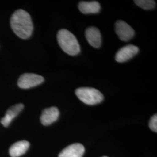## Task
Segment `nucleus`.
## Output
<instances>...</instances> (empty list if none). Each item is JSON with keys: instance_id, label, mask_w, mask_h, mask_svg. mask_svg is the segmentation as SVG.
Returning a JSON list of instances; mask_svg holds the SVG:
<instances>
[{"instance_id": "nucleus-1", "label": "nucleus", "mask_w": 157, "mask_h": 157, "mask_svg": "<svg viewBox=\"0 0 157 157\" xmlns=\"http://www.w3.org/2000/svg\"><path fill=\"white\" fill-rule=\"evenodd\" d=\"M11 26L13 32L22 39H28L33 33V25L31 17L23 10H17L12 14Z\"/></svg>"}, {"instance_id": "nucleus-2", "label": "nucleus", "mask_w": 157, "mask_h": 157, "mask_svg": "<svg viewBox=\"0 0 157 157\" xmlns=\"http://www.w3.org/2000/svg\"><path fill=\"white\" fill-rule=\"evenodd\" d=\"M57 40L60 47L70 56L78 55L80 47L76 37L67 29H61L57 33Z\"/></svg>"}, {"instance_id": "nucleus-3", "label": "nucleus", "mask_w": 157, "mask_h": 157, "mask_svg": "<svg viewBox=\"0 0 157 157\" xmlns=\"http://www.w3.org/2000/svg\"><path fill=\"white\" fill-rule=\"evenodd\" d=\"M75 94L80 101L87 105H96L104 100L103 94L94 88L80 87L76 90Z\"/></svg>"}, {"instance_id": "nucleus-4", "label": "nucleus", "mask_w": 157, "mask_h": 157, "mask_svg": "<svg viewBox=\"0 0 157 157\" xmlns=\"http://www.w3.org/2000/svg\"><path fill=\"white\" fill-rule=\"evenodd\" d=\"M44 80V78L39 75L25 73L22 75L18 79L17 86L23 89H28L41 84Z\"/></svg>"}, {"instance_id": "nucleus-5", "label": "nucleus", "mask_w": 157, "mask_h": 157, "mask_svg": "<svg viewBox=\"0 0 157 157\" xmlns=\"http://www.w3.org/2000/svg\"><path fill=\"white\" fill-rule=\"evenodd\" d=\"M115 30L119 38L124 41H129L135 36L134 29L123 21H118L115 23Z\"/></svg>"}, {"instance_id": "nucleus-6", "label": "nucleus", "mask_w": 157, "mask_h": 157, "mask_svg": "<svg viewBox=\"0 0 157 157\" xmlns=\"http://www.w3.org/2000/svg\"><path fill=\"white\" fill-rule=\"evenodd\" d=\"M139 52V48L136 45L129 44L124 46L117 52L115 60L119 63L126 62L135 56Z\"/></svg>"}, {"instance_id": "nucleus-7", "label": "nucleus", "mask_w": 157, "mask_h": 157, "mask_svg": "<svg viewBox=\"0 0 157 157\" xmlns=\"http://www.w3.org/2000/svg\"><path fill=\"white\" fill-rule=\"evenodd\" d=\"M59 116V109L56 107L44 109L40 117V121L44 126L50 125L58 120Z\"/></svg>"}, {"instance_id": "nucleus-8", "label": "nucleus", "mask_w": 157, "mask_h": 157, "mask_svg": "<svg viewBox=\"0 0 157 157\" xmlns=\"http://www.w3.org/2000/svg\"><path fill=\"white\" fill-rule=\"evenodd\" d=\"M85 152L84 146L80 143H74L65 148L58 157H82Z\"/></svg>"}, {"instance_id": "nucleus-9", "label": "nucleus", "mask_w": 157, "mask_h": 157, "mask_svg": "<svg viewBox=\"0 0 157 157\" xmlns=\"http://www.w3.org/2000/svg\"><path fill=\"white\" fill-rule=\"evenodd\" d=\"M85 36L88 43L92 47L98 48L100 47L102 43L101 34L99 29L95 27H90L86 29Z\"/></svg>"}, {"instance_id": "nucleus-10", "label": "nucleus", "mask_w": 157, "mask_h": 157, "mask_svg": "<svg viewBox=\"0 0 157 157\" xmlns=\"http://www.w3.org/2000/svg\"><path fill=\"white\" fill-rule=\"evenodd\" d=\"M24 105L22 104H17L10 107L6 113L5 116L1 119V123L4 126L8 127L12 121L22 111Z\"/></svg>"}, {"instance_id": "nucleus-11", "label": "nucleus", "mask_w": 157, "mask_h": 157, "mask_svg": "<svg viewBox=\"0 0 157 157\" xmlns=\"http://www.w3.org/2000/svg\"><path fill=\"white\" fill-rule=\"evenodd\" d=\"M78 10L84 14L97 13L101 10V6L97 1H81L78 3Z\"/></svg>"}, {"instance_id": "nucleus-12", "label": "nucleus", "mask_w": 157, "mask_h": 157, "mask_svg": "<svg viewBox=\"0 0 157 157\" xmlns=\"http://www.w3.org/2000/svg\"><path fill=\"white\" fill-rule=\"evenodd\" d=\"M30 143L28 141H19L12 145L10 148V154L12 157H19L28 151Z\"/></svg>"}, {"instance_id": "nucleus-13", "label": "nucleus", "mask_w": 157, "mask_h": 157, "mask_svg": "<svg viewBox=\"0 0 157 157\" xmlns=\"http://www.w3.org/2000/svg\"><path fill=\"white\" fill-rule=\"evenodd\" d=\"M134 2L137 6L146 10L154 9L156 6L155 1L153 0H135Z\"/></svg>"}, {"instance_id": "nucleus-14", "label": "nucleus", "mask_w": 157, "mask_h": 157, "mask_svg": "<svg viewBox=\"0 0 157 157\" xmlns=\"http://www.w3.org/2000/svg\"><path fill=\"white\" fill-rule=\"evenodd\" d=\"M150 129L154 132H157V114L154 115L150 120L149 122Z\"/></svg>"}, {"instance_id": "nucleus-15", "label": "nucleus", "mask_w": 157, "mask_h": 157, "mask_svg": "<svg viewBox=\"0 0 157 157\" xmlns=\"http://www.w3.org/2000/svg\"><path fill=\"white\" fill-rule=\"evenodd\" d=\"M106 157V156H104V157Z\"/></svg>"}]
</instances>
